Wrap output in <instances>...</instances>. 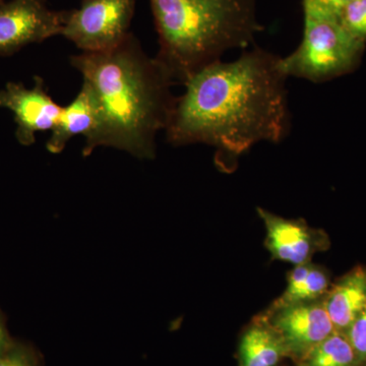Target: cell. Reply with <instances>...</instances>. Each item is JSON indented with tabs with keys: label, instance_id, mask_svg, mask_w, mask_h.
Returning a JSON list of instances; mask_svg holds the SVG:
<instances>
[{
	"label": "cell",
	"instance_id": "6da1fadb",
	"mask_svg": "<svg viewBox=\"0 0 366 366\" xmlns=\"http://www.w3.org/2000/svg\"><path fill=\"white\" fill-rule=\"evenodd\" d=\"M280 57L261 48L204 67L175 99L166 137L173 146L204 144L219 159L238 157L259 142L279 143L288 131Z\"/></svg>",
	"mask_w": 366,
	"mask_h": 366
},
{
	"label": "cell",
	"instance_id": "7a4b0ae2",
	"mask_svg": "<svg viewBox=\"0 0 366 366\" xmlns=\"http://www.w3.org/2000/svg\"><path fill=\"white\" fill-rule=\"evenodd\" d=\"M71 64L83 76L95 113L84 157L109 147L143 160L155 158L156 139L177 99L171 92L174 81L156 57L131 33L109 51L72 55Z\"/></svg>",
	"mask_w": 366,
	"mask_h": 366
},
{
	"label": "cell",
	"instance_id": "3957f363",
	"mask_svg": "<svg viewBox=\"0 0 366 366\" xmlns=\"http://www.w3.org/2000/svg\"><path fill=\"white\" fill-rule=\"evenodd\" d=\"M158 34L156 59L184 85L227 50L247 48L264 30L257 0H150Z\"/></svg>",
	"mask_w": 366,
	"mask_h": 366
},
{
	"label": "cell",
	"instance_id": "277c9868",
	"mask_svg": "<svg viewBox=\"0 0 366 366\" xmlns=\"http://www.w3.org/2000/svg\"><path fill=\"white\" fill-rule=\"evenodd\" d=\"M305 31L297 49L279 66L286 78L327 81L350 71L357 64L365 43L351 35L338 16L303 7Z\"/></svg>",
	"mask_w": 366,
	"mask_h": 366
},
{
	"label": "cell",
	"instance_id": "5b68a950",
	"mask_svg": "<svg viewBox=\"0 0 366 366\" xmlns=\"http://www.w3.org/2000/svg\"><path fill=\"white\" fill-rule=\"evenodd\" d=\"M137 0H81L78 9L66 11L60 36L81 52L114 49L131 34Z\"/></svg>",
	"mask_w": 366,
	"mask_h": 366
},
{
	"label": "cell",
	"instance_id": "8992f818",
	"mask_svg": "<svg viewBox=\"0 0 366 366\" xmlns=\"http://www.w3.org/2000/svg\"><path fill=\"white\" fill-rule=\"evenodd\" d=\"M66 11H53L47 0H6L0 4V56L60 36Z\"/></svg>",
	"mask_w": 366,
	"mask_h": 366
},
{
	"label": "cell",
	"instance_id": "52a82bcc",
	"mask_svg": "<svg viewBox=\"0 0 366 366\" xmlns=\"http://www.w3.org/2000/svg\"><path fill=\"white\" fill-rule=\"evenodd\" d=\"M262 317L280 336L288 355L301 360L336 332L324 300L269 307Z\"/></svg>",
	"mask_w": 366,
	"mask_h": 366
},
{
	"label": "cell",
	"instance_id": "ba28073f",
	"mask_svg": "<svg viewBox=\"0 0 366 366\" xmlns=\"http://www.w3.org/2000/svg\"><path fill=\"white\" fill-rule=\"evenodd\" d=\"M0 107L13 112L16 139L25 147L35 144L37 132H52L62 110L40 76H35L32 88L21 83H7L0 90Z\"/></svg>",
	"mask_w": 366,
	"mask_h": 366
},
{
	"label": "cell",
	"instance_id": "9c48e42d",
	"mask_svg": "<svg viewBox=\"0 0 366 366\" xmlns=\"http://www.w3.org/2000/svg\"><path fill=\"white\" fill-rule=\"evenodd\" d=\"M257 214L266 228L264 245L272 259L298 266L331 247L326 231L310 227L301 219L283 218L262 208H257Z\"/></svg>",
	"mask_w": 366,
	"mask_h": 366
},
{
	"label": "cell",
	"instance_id": "30bf717a",
	"mask_svg": "<svg viewBox=\"0 0 366 366\" xmlns=\"http://www.w3.org/2000/svg\"><path fill=\"white\" fill-rule=\"evenodd\" d=\"M325 305L336 331L345 333L366 307V267L360 264L332 284Z\"/></svg>",
	"mask_w": 366,
	"mask_h": 366
},
{
	"label": "cell",
	"instance_id": "8fae6325",
	"mask_svg": "<svg viewBox=\"0 0 366 366\" xmlns=\"http://www.w3.org/2000/svg\"><path fill=\"white\" fill-rule=\"evenodd\" d=\"M286 355L287 349L280 336L262 315L255 317L240 340V366H278Z\"/></svg>",
	"mask_w": 366,
	"mask_h": 366
},
{
	"label": "cell",
	"instance_id": "7c38bea8",
	"mask_svg": "<svg viewBox=\"0 0 366 366\" xmlns=\"http://www.w3.org/2000/svg\"><path fill=\"white\" fill-rule=\"evenodd\" d=\"M94 122L95 113L90 93L85 86L81 85L76 98L62 107L59 122L46 143V149L51 154L61 153L72 137L79 134L86 137L93 129Z\"/></svg>",
	"mask_w": 366,
	"mask_h": 366
},
{
	"label": "cell",
	"instance_id": "4fadbf2b",
	"mask_svg": "<svg viewBox=\"0 0 366 366\" xmlns=\"http://www.w3.org/2000/svg\"><path fill=\"white\" fill-rule=\"evenodd\" d=\"M332 284L331 274L324 267L312 262L298 264L287 274L285 291L271 307L324 300Z\"/></svg>",
	"mask_w": 366,
	"mask_h": 366
},
{
	"label": "cell",
	"instance_id": "5bb4252c",
	"mask_svg": "<svg viewBox=\"0 0 366 366\" xmlns=\"http://www.w3.org/2000/svg\"><path fill=\"white\" fill-rule=\"evenodd\" d=\"M300 366H361L345 333L334 332L298 360Z\"/></svg>",
	"mask_w": 366,
	"mask_h": 366
},
{
	"label": "cell",
	"instance_id": "9a60e30c",
	"mask_svg": "<svg viewBox=\"0 0 366 366\" xmlns=\"http://www.w3.org/2000/svg\"><path fill=\"white\" fill-rule=\"evenodd\" d=\"M339 21L351 35L366 43V0H352L339 13Z\"/></svg>",
	"mask_w": 366,
	"mask_h": 366
},
{
	"label": "cell",
	"instance_id": "2e32d148",
	"mask_svg": "<svg viewBox=\"0 0 366 366\" xmlns=\"http://www.w3.org/2000/svg\"><path fill=\"white\" fill-rule=\"evenodd\" d=\"M361 366L366 365V307L345 332Z\"/></svg>",
	"mask_w": 366,
	"mask_h": 366
},
{
	"label": "cell",
	"instance_id": "e0dca14e",
	"mask_svg": "<svg viewBox=\"0 0 366 366\" xmlns=\"http://www.w3.org/2000/svg\"><path fill=\"white\" fill-rule=\"evenodd\" d=\"M0 366H35L32 354L24 348H7L0 355Z\"/></svg>",
	"mask_w": 366,
	"mask_h": 366
},
{
	"label": "cell",
	"instance_id": "ac0fdd59",
	"mask_svg": "<svg viewBox=\"0 0 366 366\" xmlns=\"http://www.w3.org/2000/svg\"><path fill=\"white\" fill-rule=\"evenodd\" d=\"M352 0H302L303 7L317 9L338 16L339 13Z\"/></svg>",
	"mask_w": 366,
	"mask_h": 366
},
{
	"label": "cell",
	"instance_id": "d6986e66",
	"mask_svg": "<svg viewBox=\"0 0 366 366\" xmlns=\"http://www.w3.org/2000/svg\"><path fill=\"white\" fill-rule=\"evenodd\" d=\"M7 344H9V340H7L6 327H4V322L0 317V355L7 350Z\"/></svg>",
	"mask_w": 366,
	"mask_h": 366
},
{
	"label": "cell",
	"instance_id": "ffe728a7",
	"mask_svg": "<svg viewBox=\"0 0 366 366\" xmlns=\"http://www.w3.org/2000/svg\"><path fill=\"white\" fill-rule=\"evenodd\" d=\"M6 1V0H0V4H2V2Z\"/></svg>",
	"mask_w": 366,
	"mask_h": 366
}]
</instances>
